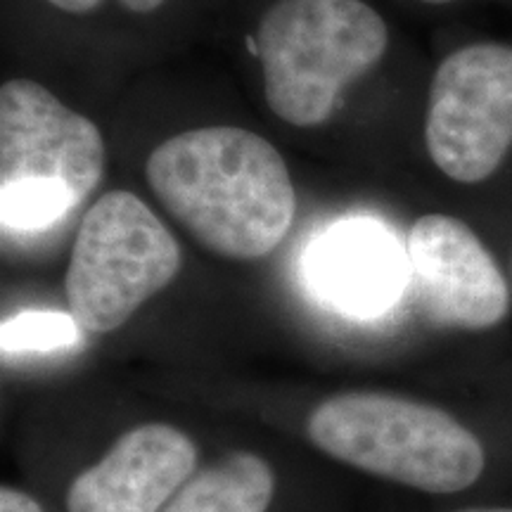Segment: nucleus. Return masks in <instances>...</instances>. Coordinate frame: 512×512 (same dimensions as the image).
Wrapping results in <instances>:
<instances>
[{
    "label": "nucleus",
    "mask_w": 512,
    "mask_h": 512,
    "mask_svg": "<svg viewBox=\"0 0 512 512\" xmlns=\"http://www.w3.org/2000/svg\"><path fill=\"white\" fill-rule=\"evenodd\" d=\"M162 207L209 252L264 259L290 233L297 195L283 155L247 128H192L147 157Z\"/></svg>",
    "instance_id": "1"
},
{
    "label": "nucleus",
    "mask_w": 512,
    "mask_h": 512,
    "mask_svg": "<svg viewBox=\"0 0 512 512\" xmlns=\"http://www.w3.org/2000/svg\"><path fill=\"white\" fill-rule=\"evenodd\" d=\"M306 432L325 456L427 496L470 494L494 463L484 434L458 413L392 392L332 394Z\"/></svg>",
    "instance_id": "2"
},
{
    "label": "nucleus",
    "mask_w": 512,
    "mask_h": 512,
    "mask_svg": "<svg viewBox=\"0 0 512 512\" xmlns=\"http://www.w3.org/2000/svg\"><path fill=\"white\" fill-rule=\"evenodd\" d=\"M105 140L48 88H0V221L5 235L41 233L74 214L105 174Z\"/></svg>",
    "instance_id": "3"
},
{
    "label": "nucleus",
    "mask_w": 512,
    "mask_h": 512,
    "mask_svg": "<svg viewBox=\"0 0 512 512\" xmlns=\"http://www.w3.org/2000/svg\"><path fill=\"white\" fill-rule=\"evenodd\" d=\"M387 46V24L363 0H280L256 31L268 107L290 126H320Z\"/></svg>",
    "instance_id": "4"
},
{
    "label": "nucleus",
    "mask_w": 512,
    "mask_h": 512,
    "mask_svg": "<svg viewBox=\"0 0 512 512\" xmlns=\"http://www.w3.org/2000/svg\"><path fill=\"white\" fill-rule=\"evenodd\" d=\"M183 266L181 247L140 197L105 192L76 233L64 297L81 330L107 335L169 287Z\"/></svg>",
    "instance_id": "5"
},
{
    "label": "nucleus",
    "mask_w": 512,
    "mask_h": 512,
    "mask_svg": "<svg viewBox=\"0 0 512 512\" xmlns=\"http://www.w3.org/2000/svg\"><path fill=\"white\" fill-rule=\"evenodd\" d=\"M422 138L448 183L479 188L501 174L512 157V43L475 41L441 57Z\"/></svg>",
    "instance_id": "6"
},
{
    "label": "nucleus",
    "mask_w": 512,
    "mask_h": 512,
    "mask_svg": "<svg viewBox=\"0 0 512 512\" xmlns=\"http://www.w3.org/2000/svg\"><path fill=\"white\" fill-rule=\"evenodd\" d=\"M408 290L434 330L482 335L512 313V283L482 235L444 211L422 214L406 238Z\"/></svg>",
    "instance_id": "7"
},
{
    "label": "nucleus",
    "mask_w": 512,
    "mask_h": 512,
    "mask_svg": "<svg viewBox=\"0 0 512 512\" xmlns=\"http://www.w3.org/2000/svg\"><path fill=\"white\" fill-rule=\"evenodd\" d=\"M197 446L166 422H145L114 441L67 489V512H162L195 475Z\"/></svg>",
    "instance_id": "8"
},
{
    "label": "nucleus",
    "mask_w": 512,
    "mask_h": 512,
    "mask_svg": "<svg viewBox=\"0 0 512 512\" xmlns=\"http://www.w3.org/2000/svg\"><path fill=\"white\" fill-rule=\"evenodd\" d=\"M406 249L396 247L380 226L344 223L320 242L313 256V278L318 290L339 309L380 313L401 294L408 280Z\"/></svg>",
    "instance_id": "9"
},
{
    "label": "nucleus",
    "mask_w": 512,
    "mask_h": 512,
    "mask_svg": "<svg viewBox=\"0 0 512 512\" xmlns=\"http://www.w3.org/2000/svg\"><path fill=\"white\" fill-rule=\"evenodd\" d=\"M273 496V467L256 453L235 451L192 475L162 512H266Z\"/></svg>",
    "instance_id": "10"
},
{
    "label": "nucleus",
    "mask_w": 512,
    "mask_h": 512,
    "mask_svg": "<svg viewBox=\"0 0 512 512\" xmlns=\"http://www.w3.org/2000/svg\"><path fill=\"white\" fill-rule=\"evenodd\" d=\"M79 323L67 313L29 311L3 323V354L55 351L79 339Z\"/></svg>",
    "instance_id": "11"
},
{
    "label": "nucleus",
    "mask_w": 512,
    "mask_h": 512,
    "mask_svg": "<svg viewBox=\"0 0 512 512\" xmlns=\"http://www.w3.org/2000/svg\"><path fill=\"white\" fill-rule=\"evenodd\" d=\"M50 5H55L57 10L69 12V15H86V12H93L98 5L105 3V0H48ZM126 10L138 12V15H147V12L157 10L164 0H119Z\"/></svg>",
    "instance_id": "12"
},
{
    "label": "nucleus",
    "mask_w": 512,
    "mask_h": 512,
    "mask_svg": "<svg viewBox=\"0 0 512 512\" xmlns=\"http://www.w3.org/2000/svg\"><path fill=\"white\" fill-rule=\"evenodd\" d=\"M0 512H43L34 496L24 494L15 486H3L0 489Z\"/></svg>",
    "instance_id": "13"
},
{
    "label": "nucleus",
    "mask_w": 512,
    "mask_h": 512,
    "mask_svg": "<svg viewBox=\"0 0 512 512\" xmlns=\"http://www.w3.org/2000/svg\"><path fill=\"white\" fill-rule=\"evenodd\" d=\"M448 512H512V503H467Z\"/></svg>",
    "instance_id": "14"
},
{
    "label": "nucleus",
    "mask_w": 512,
    "mask_h": 512,
    "mask_svg": "<svg viewBox=\"0 0 512 512\" xmlns=\"http://www.w3.org/2000/svg\"><path fill=\"white\" fill-rule=\"evenodd\" d=\"M420 3H425V5H453V3H463V0H420Z\"/></svg>",
    "instance_id": "15"
},
{
    "label": "nucleus",
    "mask_w": 512,
    "mask_h": 512,
    "mask_svg": "<svg viewBox=\"0 0 512 512\" xmlns=\"http://www.w3.org/2000/svg\"><path fill=\"white\" fill-rule=\"evenodd\" d=\"M505 268H508V275H510V283H512V242H510V252H508V264H505Z\"/></svg>",
    "instance_id": "16"
}]
</instances>
